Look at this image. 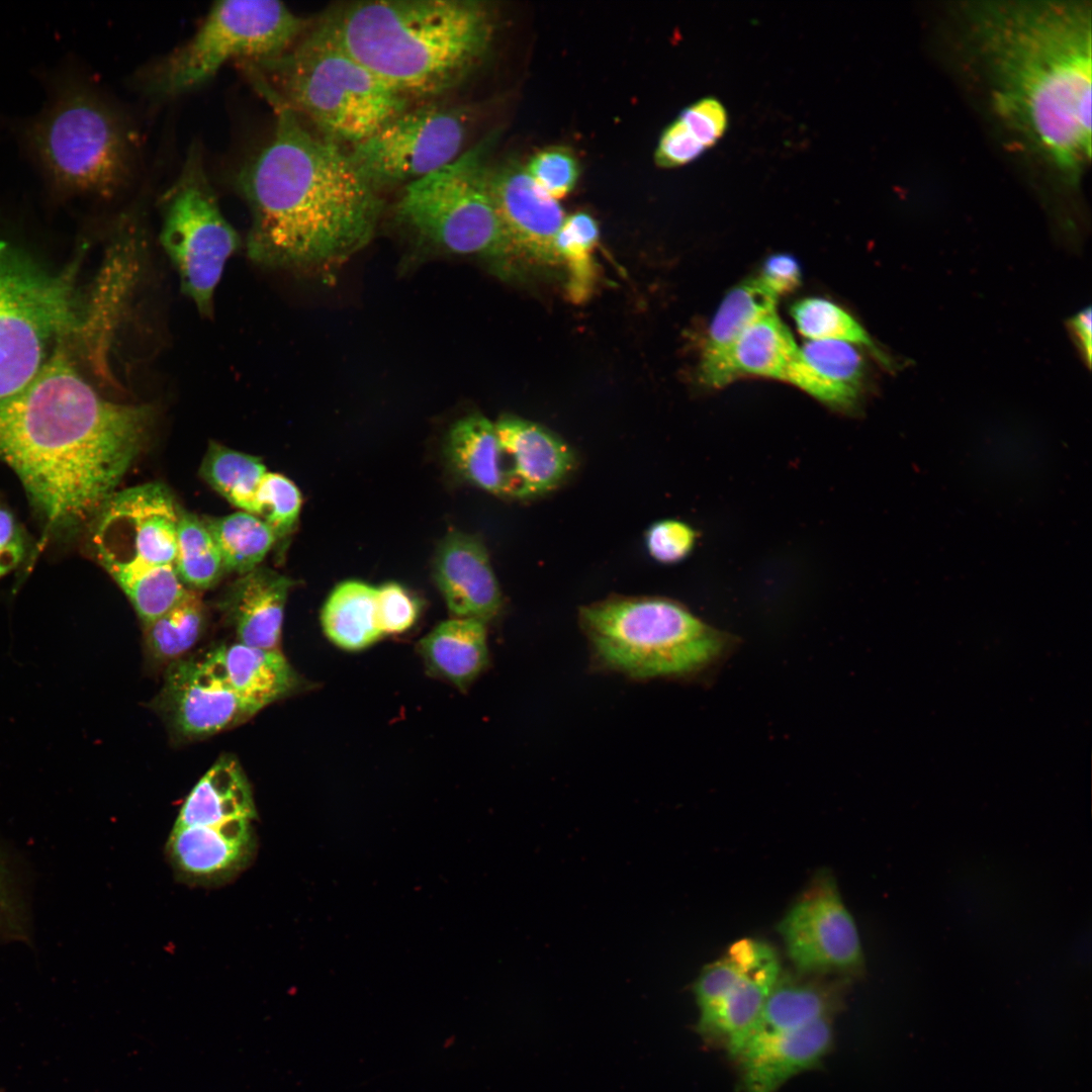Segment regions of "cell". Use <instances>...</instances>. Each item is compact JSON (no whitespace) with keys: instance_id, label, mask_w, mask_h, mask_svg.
I'll use <instances>...</instances> for the list:
<instances>
[{"instance_id":"1","label":"cell","mask_w":1092,"mask_h":1092,"mask_svg":"<svg viewBox=\"0 0 1092 1092\" xmlns=\"http://www.w3.org/2000/svg\"><path fill=\"white\" fill-rule=\"evenodd\" d=\"M1091 1L971 0L961 44L996 121L1075 185L1092 154Z\"/></svg>"},{"instance_id":"2","label":"cell","mask_w":1092,"mask_h":1092,"mask_svg":"<svg viewBox=\"0 0 1092 1092\" xmlns=\"http://www.w3.org/2000/svg\"><path fill=\"white\" fill-rule=\"evenodd\" d=\"M153 421L149 405L101 397L61 344L23 388L0 400V461L47 533L70 534L114 493Z\"/></svg>"},{"instance_id":"3","label":"cell","mask_w":1092,"mask_h":1092,"mask_svg":"<svg viewBox=\"0 0 1092 1092\" xmlns=\"http://www.w3.org/2000/svg\"><path fill=\"white\" fill-rule=\"evenodd\" d=\"M254 84L276 119L271 139L238 177L252 214L249 257L267 266H302L358 251L380 216L379 192L340 145L307 129L264 83Z\"/></svg>"},{"instance_id":"4","label":"cell","mask_w":1092,"mask_h":1092,"mask_svg":"<svg viewBox=\"0 0 1092 1092\" xmlns=\"http://www.w3.org/2000/svg\"><path fill=\"white\" fill-rule=\"evenodd\" d=\"M318 23L407 99L460 85L484 59L494 27L485 4L472 0L355 1Z\"/></svg>"},{"instance_id":"5","label":"cell","mask_w":1092,"mask_h":1092,"mask_svg":"<svg viewBox=\"0 0 1092 1092\" xmlns=\"http://www.w3.org/2000/svg\"><path fill=\"white\" fill-rule=\"evenodd\" d=\"M245 64L300 119L340 146L359 144L407 109V98L353 58L320 23L284 54Z\"/></svg>"},{"instance_id":"6","label":"cell","mask_w":1092,"mask_h":1092,"mask_svg":"<svg viewBox=\"0 0 1092 1092\" xmlns=\"http://www.w3.org/2000/svg\"><path fill=\"white\" fill-rule=\"evenodd\" d=\"M21 139L56 198L111 197L129 177L126 128L74 74L63 72L55 78L48 104L22 126Z\"/></svg>"},{"instance_id":"7","label":"cell","mask_w":1092,"mask_h":1092,"mask_svg":"<svg viewBox=\"0 0 1092 1092\" xmlns=\"http://www.w3.org/2000/svg\"><path fill=\"white\" fill-rule=\"evenodd\" d=\"M579 617L601 662L636 678L700 670L730 642L726 633L665 598L608 599L582 607Z\"/></svg>"},{"instance_id":"8","label":"cell","mask_w":1092,"mask_h":1092,"mask_svg":"<svg viewBox=\"0 0 1092 1092\" xmlns=\"http://www.w3.org/2000/svg\"><path fill=\"white\" fill-rule=\"evenodd\" d=\"M76 269L51 271L0 239V400L23 388L83 325Z\"/></svg>"},{"instance_id":"9","label":"cell","mask_w":1092,"mask_h":1092,"mask_svg":"<svg viewBox=\"0 0 1092 1092\" xmlns=\"http://www.w3.org/2000/svg\"><path fill=\"white\" fill-rule=\"evenodd\" d=\"M484 141L442 169L402 187L399 220L428 242L458 255L515 258L489 190Z\"/></svg>"},{"instance_id":"10","label":"cell","mask_w":1092,"mask_h":1092,"mask_svg":"<svg viewBox=\"0 0 1092 1092\" xmlns=\"http://www.w3.org/2000/svg\"><path fill=\"white\" fill-rule=\"evenodd\" d=\"M257 811L238 760L218 759L191 790L170 831L167 850L177 871L194 880L224 879L255 850Z\"/></svg>"},{"instance_id":"11","label":"cell","mask_w":1092,"mask_h":1092,"mask_svg":"<svg viewBox=\"0 0 1092 1092\" xmlns=\"http://www.w3.org/2000/svg\"><path fill=\"white\" fill-rule=\"evenodd\" d=\"M308 25L280 1L216 2L194 35L157 67L152 89L176 96L202 85L232 60L253 63L278 57Z\"/></svg>"},{"instance_id":"12","label":"cell","mask_w":1092,"mask_h":1092,"mask_svg":"<svg viewBox=\"0 0 1092 1092\" xmlns=\"http://www.w3.org/2000/svg\"><path fill=\"white\" fill-rule=\"evenodd\" d=\"M160 238L182 291L201 314L210 315L215 286L240 238L219 209L195 148L164 195Z\"/></svg>"},{"instance_id":"13","label":"cell","mask_w":1092,"mask_h":1092,"mask_svg":"<svg viewBox=\"0 0 1092 1092\" xmlns=\"http://www.w3.org/2000/svg\"><path fill=\"white\" fill-rule=\"evenodd\" d=\"M469 114L462 107L406 109L351 147L349 157L378 192L405 186L447 166L463 153Z\"/></svg>"},{"instance_id":"14","label":"cell","mask_w":1092,"mask_h":1092,"mask_svg":"<svg viewBox=\"0 0 1092 1092\" xmlns=\"http://www.w3.org/2000/svg\"><path fill=\"white\" fill-rule=\"evenodd\" d=\"M179 512L161 483L114 492L93 519L92 544L98 561L106 571L175 565Z\"/></svg>"},{"instance_id":"15","label":"cell","mask_w":1092,"mask_h":1092,"mask_svg":"<svg viewBox=\"0 0 1092 1092\" xmlns=\"http://www.w3.org/2000/svg\"><path fill=\"white\" fill-rule=\"evenodd\" d=\"M787 953L804 974H856L863 952L855 922L832 877L822 874L778 926Z\"/></svg>"},{"instance_id":"16","label":"cell","mask_w":1092,"mask_h":1092,"mask_svg":"<svg viewBox=\"0 0 1092 1092\" xmlns=\"http://www.w3.org/2000/svg\"><path fill=\"white\" fill-rule=\"evenodd\" d=\"M159 705L172 727L186 738L216 734L261 711L235 694L203 659L174 661L166 673Z\"/></svg>"},{"instance_id":"17","label":"cell","mask_w":1092,"mask_h":1092,"mask_svg":"<svg viewBox=\"0 0 1092 1092\" xmlns=\"http://www.w3.org/2000/svg\"><path fill=\"white\" fill-rule=\"evenodd\" d=\"M488 181L515 258L543 266L561 264L555 238L565 216L557 200L515 163L489 169Z\"/></svg>"},{"instance_id":"18","label":"cell","mask_w":1092,"mask_h":1092,"mask_svg":"<svg viewBox=\"0 0 1092 1092\" xmlns=\"http://www.w3.org/2000/svg\"><path fill=\"white\" fill-rule=\"evenodd\" d=\"M494 425L504 459L507 496H541L557 488L573 471V450L552 431L515 416H505Z\"/></svg>"},{"instance_id":"19","label":"cell","mask_w":1092,"mask_h":1092,"mask_svg":"<svg viewBox=\"0 0 1092 1092\" xmlns=\"http://www.w3.org/2000/svg\"><path fill=\"white\" fill-rule=\"evenodd\" d=\"M780 977L775 950L750 938L742 973L714 1005L700 1012L699 1033L735 1057L758 1026L766 999Z\"/></svg>"},{"instance_id":"20","label":"cell","mask_w":1092,"mask_h":1092,"mask_svg":"<svg viewBox=\"0 0 1092 1092\" xmlns=\"http://www.w3.org/2000/svg\"><path fill=\"white\" fill-rule=\"evenodd\" d=\"M436 584L454 618L487 623L500 612L503 598L483 543L452 532L440 543L434 562Z\"/></svg>"},{"instance_id":"21","label":"cell","mask_w":1092,"mask_h":1092,"mask_svg":"<svg viewBox=\"0 0 1092 1092\" xmlns=\"http://www.w3.org/2000/svg\"><path fill=\"white\" fill-rule=\"evenodd\" d=\"M829 1019L750 1038L734 1057L744 1092H778L793 1076L816 1067L832 1043Z\"/></svg>"},{"instance_id":"22","label":"cell","mask_w":1092,"mask_h":1092,"mask_svg":"<svg viewBox=\"0 0 1092 1092\" xmlns=\"http://www.w3.org/2000/svg\"><path fill=\"white\" fill-rule=\"evenodd\" d=\"M866 363L855 345L842 341H809L798 349L784 381L827 407L857 413L864 391Z\"/></svg>"},{"instance_id":"23","label":"cell","mask_w":1092,"mask_h":1092,"mask_svg":"<svg viewBox=\"0 0 1092 1092\" xmlns=\"http://www.w3.org/2000/svg\"><path fill=\"white\" fill-rule=\"evenodd\" d=\"M202 659L235 694L261 710L305 688L280 649L237 642L219 646Z\"/></svg>"},{"instance_id":"24","label":"cell","mask_w":1092,"mask_h":1092,"mask_svg":"<svg viewBox=\"0 0 1092 1092\" xmlns=\"http://www.w3.org/2000/svg\"><path fill=\"white\" fill-rule=\"evenodd\" d=\"M293 581L266 567H256L237 579L221 609L240 643L279 649L288 592Z\"/></svg>"},{"instance_id":"25","label":"cell","mask_w":1092,"mask_h":1092,"mask_svg":"<svg viewBox=\"0 0 1092 1092\" xmlns=\"http://www.w3.org/2000/svg\"><path fill=\"white\" fill-rule=\"evenodd\" d=\"M427 671L459 690L467 689L489 662L485 623L452 618L418 643Z\"/></svg>"},{"instance_id":"26","label":"cell","mask_w":1092,"mask_h":1092,"mask_svg":"<svg viewBox=\"0 0 1092 1092\" xmlns=\"http://www.w3.org/2000/svg\"><path fill=\"white\" fill-rule=\"evenodd\" d=\"M778 295L758 277L745 279L732 287L720 303L704 343L700 378L707 386L719 388L720 375L727 355L753 322L776 311Z\"/></svg>"},{"instance_id":"27","label":"cell","mask_w":1092,"mask_h":1092,"mask_svg":"<svg viewBox=\"0 0 1092 1092\" xmlns=\"http://www.w3.org/2000/svg\"><path fill=\"white\" fill-rule=\"evenodd\" d=\"M788 327L776 311L748 326L730 349L719 387L746 376L783 380L798 353Z\"/></svg>"},{"instance_id":"28","label":"cell","mask_w":1092,"mask_h":1092,"mask_svg":"<svg viewBox=\"0 0 1092 1092\" xmlns=\"http://www.w3.org/2000/svg\"><path fill=\"white\" fill-rule=\"evenodd\" d=\"M446 455L455 471L471 484L507 496V478L494 423L479 414L456 422L446 440Z\"/></svg>"},{"instance_id":"29","label":"cell","mask_w":1092,"mask_h":1092,"mask_svg":"<svg viewBox=\"0 0 1092 1092\" xmlns=\"http://www.w3.org/2000/svg\"><path fill=\"white\" fill-rule=\"evenodd\" d=\"M325 635L336 646L365 649L384 637L378 623L376 587L358 580L338 584L321 613Z\"/></svg>"},{"instance_id":"30","label":"cell","mask_w":1092,"mask_h":1092,"mask_svg":"<svg viewBox=\"0 0 1092 1092\" xmlns=\"http://www.w3.org/2000/svg\"><path fill=\"white\" fill-rule=\"evenodd\" d=\"M834 1003L833 995L825 988L781 976L766 999L758 1026L750 1038L794 1031L830 1018Z\"/></svg>"},{"instance_id":"31","label":"cell","mask_w":1092,"mask_h":1092,"mask_svg":"<svg viewBox=\"0 0 1092 1092\" xmlns=\"http://www.w3.org/2000/svg\"><path fill=\"white\" fill-rule=\"evenodd\" d=\"M203 522L219 549L224 570L242 575L258 567L276 542L272 529L248 512Z\"/></svg>"},{"instance_id":"32","label":"cell","mask_w":1092,"mask_h":1092,"mask_svg":"<svg viewBox=\"0 0 1092 1092\" xmlns=\"http://www.w3.org/2000/svg\"><path fill=\"white\" fill-rule=\"evenodd\" d=\"M200 471L232 505L254 515L256 493L267 472L258 457L211 442Z\"/></svg>"},{"instance_id":"33","label":"cell","mask_w":1092,"mask_h":1092,"mask_svg":"<svg viewBox=\"0 0 1092 1092\" xmlns=\"http://www.w3.org/2000/svg\"><path fill=\"white\" fill-rule=\"evenodd\" d=\"M205 623V610L199 594L187 590L176 605L145 625L149 654L162 662L179 660L198 642Z\"/></svg>"},{"instance_id":"34","label":"cell","mask_w":1092,"mask_h":1092,"mask_svg":"<svg viewBox=\"0 0 1092 1092\" xmlns=\"http://www.w3.org/2000/svg\"><path fill=\"white\" fill-rule=\"evenodd\" d=\"M144 625L163 615L187 593L175 565L115 567L107 570Z\"/></svg>"},{"instance_id":"35","label":"cell","mask_w":1092,"mask_h":1092,"mask_svg":"<svg viewBox=\"0 0 1092 1092\" xmlns=\"http://www.w3.org/2000/svg\"><path fill=\"white\" fill-rule=\"evenodd\" d=\"M175 569L194 589L212 586L224 570L219 549L203 520L179 512Z\"/></svg>"},{"instance_id":"36","label":"cell","mask_w":1092,"mask_h":1092,"mask_svg":"<svg viewBox=\"0 0 1092 1092\" xmlns=\"http://www.w3.org/2000/svg\"><path fill=\"white\" fill-rule=\"evenodd\" d=\"M798 331L810 341L832 340L863 346L888 365L864 328L845 309L829 299L806 297L791 306Z\"/></svg>"},{"instance_id":"37","label":"cell","mask_w":1092,"mask_h":1092,"mask_svg":"<svg viewBox=\"0 0 1092 1092\" xmlns=\"http://www.w3.org/2000/svg\"><path fill=\"white\" fill-rule=\"evenodd\" d=\"M598 241V223L586 212L566 216L556 235L555 250L568 267V291L575 300L584 298L590 290L595 277L592 253Z\"/></svg>"},{"instance_id":"38","label":"cell","mask_w":1092,"mask_h":1092,"mask_svg":"<svg viewBox=\"0 0 1092 1092\" xmlns=\"http://www.w3.org/2000/svg\"><path fill=\"white\" fill-rule=\"evenodd\" d=\"M301 508V493L284 475L266 472L255 498L254 515L262 519L275 534L276 540L290 534Z\"/></svg>"},{"instance_id":"39","label":"cell","mask_w":1092,"mask_h":1092,"mask_svg":"<svg viewBox=\"0 0 1092 1092\" xmlns=\"http://www.w3.org/2000/svg\"><path fill=\"white\" fill-rule=\"evenodd\" d=\"M526 171L535 183L551 198L568 195L579 177L575 156L565 148H547L532 157Z\"/></svg>"},{"instance_id":"40","label":"cell","mask_w":1092,"mask_h":1092,"mask_svg":"<svg viewBox=\"0 0 1092 1092\" xmlns=\"http://www.w3.org/2000/svg\"><path fill=\"white\" fill-rule=\"evenodd\" d=\"M697 531L686 522L665 519L653 523L646 531L645 545L649 555L659 563L675 564L690 556L697 543Z\"/></svg>"},{"instance_id":"41","label":"cell","mask_w":1092,"mask_h":1092,"mask_svg":"<svg viewBox=\"0 0 1092 1092\" xmlns=\"http://www.w3.org/2000/svg\"><path fill=\"white\" fill-rule=\"evenodd\" d=\"M376 599L378 623L383 636L404 633L417 622L420 602L399 583L387 582L376 587Z\"/></svg>"},{"instance_id":"42","label":"cell","mask_w":1092,"mask_h":1092,"mask_svg":"<svg viewBox=\"0 0 1092 1092\" xmlns=\"http://www.w3.org/2000/svg\"><path fill=\"white\" fill-rule=\"evenodd\" d=\"M678 118L706 149L716 144L728 125L727 110L715 97L696 101L686 107Z\"/></svg>"},{"instance_id":"43","label":"cell","mask_w":1092,"mask_h":1092,"mask_svg":"<svg viewBox=\"0 0 1092 1092\" xmlns=\"http://www.w3.org/2000/svg\"><path fill=\"white\" fill-rule=\"evenodd\" d=\"M705 150L677 118L663 130L655 151V162L662 168H674L696 160Z\"/></svg>"},{"instance_id":"44","label":"cell","mask_w":1092,"mask_h":1092,"mask_svg":"<svg viewBox=\"0 0 1092 1092\" xmlns=\"http://www.w3.org/2000/svg\"><path fill=\"white\" fill-rule=\"evenodd\" d=\"M758 278L779 296L792 292L801 284V266L790 254H774L764 260Z\"/></svg>"},{"instance_id":"45","label":"cell","mask_w":1092,"mask_h":1092,"mask_svg":"<svg viewBox=\"0 0 1092 1092\" xmlns=\"http://www.w3.org/2000/svg\"><path fill=\"white\" fill-rule=\"evenodd\" d=\"M25 539L13 514L0 503V578L23 559Z\"/></svg>"},{"instance_id":"46","label":"cell","mask_w":1092,"mask_h":1092,"mask_svg":"<svg viewBox=\"0 0 1092 1092\" xmlns=\"http://www.w3.org/2000/svg\"><path fill=\"white\" fill-rule=\"evenodd\" d=\"M1092 314L1091 307L1080 310L1069 321V328L1073 334L1076 346L1083 357L1085 364L1091 366L1092 358Z\"/></svg>"},{"instance_id":"47","label":"cell","mask_w":1092,"mask_h":1092,"mask_svg":"<svg viewBox=\"0 0 1092 1092\" xmlns=\"http://www.w3.org/2000/svg\"><path fill=\"white\" fill-rule=\"evenodd\" d=\"M0 1092H3V1091L0 1089Z\"/></svg>"}]
</instances>
